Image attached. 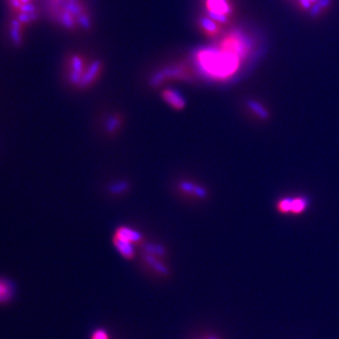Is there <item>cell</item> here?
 I'll return each mask as SVG.
<instances>
[{"instance_id": "16", "label": "cell", "mask_w": 339, "mask_h": 339, "mask_svg": "<svg viewBox=\"0 0 339 339\" xmlns=\"http://www.w3.org/2000/svg\"><path fill=\"white\" fill-rule=\"evenodd\" d=\"M247 107L249 108V110H250L253 115H256L259 119L267 120L270 117L269 110L266 107H264V106L261 103L257 102V100H253V99L248 100Z\"/></svg>"}, {"instance_id": "13", "label": "cell", "mask_w": 339, "mask_h": 339, "mask_svg": "<svg viewBox=\"0 0 339 339\" xmlns=\"http://www.w3.org/2000/svg\"><path fill=\"white\" fill-rule=\"evenodd\" d=\"M198 25L199 28L203 30V32L210 36V38H215V36L218 35L220 33V26L219 23H217L216 21L211 20L207 15H204V17H200L198 19Z\"/></svg>"}, {"instance_id": "24", "label": "cell", "mask_w": 339, "mask_h": 339, "mask_svg": "<svg viewBox=\"0 0 339 339\" xmlns=\"http://www.w3.org/2000/svg\"><path fill=\"white\" fill-rule=\"evenodd\" d=\"M315 3H319L323 10H327L332 6V0H320V1H317Z\"/></svg>"}, {"instance_id": "11", "label": "cell", "mask_w": 339, "mask_h": 339, "mask_svg": "<svg viewBox=\"0 0 339 339\" xmlns=\"http://www.w3.org/2000/svg\"><path fill=\"white\" fill-rule=\"evenodd\" d=\"M179 189L182 192L186 193L188 195H193L197 198H206L208 196V192L204 186H200L198 184H195L189 181H182L179 183Z\"/></svg>"}, {"instance_id": "14", "label": "cell", "mask_w": 339, "mask_h": 339, "mask_svg": "<svg viewBox=\"0 0 339 339\" xmlns=\"http://www.w3.org/2000/svg\"><path fill=\"white\" fill-rule=\"evenodd\" d=\"M113 243H114L115 248L117 249V251L125 259H128V260L134 259L135 254H136L134 243L125 241V240H120L118 239V238H115V237H113Z\"/></svg>"}, {"instance_id": "6", "label": "cell", "mask_w": 339, "mask_h": 339, "mask_svg": "<svg viewBox=\"0 0 339 339\" xmlns=\"http://www.w3.org/2000/svg\"><path fill=\"white\" fill-rule=\"evenodd\" d=\"M103 62L100 60H95L89 63L87 70L84 73L82 81L78 85L77 91H87L91 88L99 79L100 74L103 72Z\"/></svg>"}, {"instance_id": "26", "label": "cell", "mask_w": 339, "mask_h": 339, "mask_svg": "<svg viewBox=\"0 0 339 339\" xmlns=\"http://www.w3.org/2000/svg\"><path fill=\"white\" fill-rule=\"evenodd\" d=\"M311 1L313 2V3H315V2H317V1H320V0H311Z\"/></svg>"}, {"instance_id": "12", "label": "cell", "mask_w": 339, "mask_h": 339, "mask_svg": "<svg viewBox=\"0 0 339 339\" xmlns=\"http://www.w3.org/2000/svg\"><path fill=\"white\" fill-rule=\"evenodd\" d=\"M206 10L229 15L234 12V8L228 0H206Z\"/></svg>"}, {"instance_id": "1", "label": "cell", "mask_w": 339, "mask_h": 339, "mask_svg": "<svg viewBox=\"0 0 339 339\" xmlns=\"http://www.w3.org/2000/svg\"><path fill=\"white\" fill-rule=\"evenodd\" d=\"M240 59L225 51L204 50L197 55V62L205 74L224 81L234 74L240 64Z\"/></svg>"}, {"instance_id": "9", "label": "cell", "mask_w": 339, "mask_h": 339, "mask_svg": "<svg viewBox=\"0 0 339 339\" xmlns=\"http://www.w3.org/2000/svg\"><path fill=\"white\" fill-rule=\"evenodd\" d=\"M115 238H118L120 240H125L131 243H139L142 240V235L140 231H138L134 228H130V227H119V228L116 230Z\"/></svg>"}, {"instance_id": "3", "label": "cell", "mask_w": 339, "mask_h": 339, "mask_svg": "<svg viewBox=\"0 0 339 339\" xmlns=\"http://www.w3.org/2000/svg\"><path fill=\"white\" fill-rule=\"evenodd\" d=\"M309 205V198L305 196H294V197L288 196V197H283L279 200L277 209L281 214L300 215L304 213Z\"/></svg>"}, {"instance_id": "4", "label": "cell", "mask_w": 339, "mask_h": 339, "mask_svg": "<svg viewBox=\"0 0 339 339\" xmlns=\"http://www.w3.org/2000/svg\"><path fill=\"white\" fill-rule=\"evenodd\" d=\"M220 50L239 57L242 60L249 52V46L246 39H243L240 34L231 33L230 35L222 39L220 43Z\"/></svg>"}, {"instance_id": "23", "label": "cell", "mask_w": 339, "mask_h": 339, "mask_svg": "<svg viewBox=\"0 0 339 339\" xmlns=\"http://www.w3.org/2000/svg\"><path fill=\"white\" fill-rule=\"evenodd\" d=\"M91 339H109V336L104 330H97L93 333Z\"/></svg>"}, {"instance_id": "20", "label": "cell", "mask_w": 339, "mask_h": 339, "mask_svg": "<svg viewBox=\"0 0 339 339\" xmlns=\"http://www.w3.org/2000/svg\"><path fill=\"white\" fill-rule=\"evenodd\" d=\"M206 13H207V17H209L211 20L216 21L217 23H221V24H227L229 23L230 18L228 15H226L224 13H219V12H215V11H207L206 10Z\"/></svg>"}, {"instance_id": "2", "label": "cell", "mask_w": 339, "mask_h": 339, "mask_svg": "<svg viewBox=\"0 0 339 339\" xmlns=\"http://www.w3.org/2000/svg\"><path fill=\"white\" fill-rule=\"evenodd\" d=\"M87 59L83 54L79 53H73V54L67 55L64 62V83L67 88L76 89L79 83L82 81L84 73L86 72L88 67Z\"/></svg>"}, {"instance_id": "19", "label": "cell", "mask_w": 339, "mask_h": 339, "mask_svg": "<svg viewBox=\"0 0 339 339\" xmlns=\"http://www.w3.org/2000/svg\"><path fill=\"white\" fill-rule=\"evenodd\" d=\"M128 189H129V183L127 181H124V179L113 183L111 185H109V187H108V190L111 195H123Z\"/></svg>"}, {"instance_id": "10", "label": "cell", "mask_w": 339, "mask_h": 339, "mask_svg": "<svg viewBox=\"0 0 339 339\" xmlns=\"http://www.w3.org/2000/svg\"><path fill=\"white\" fill-rule=\"evenodd\" d=\"M24 24L21 23L17 18H12L10 21V26H9V32H10V39H11L12 44L14 46H20L22 45L23 41V30H24Z\"/></svg>"}, {"instance_id": "17", "label": "cell", "mask_w": 339, "mask_h": 339, "mask_svg": "<svg viewBox=\"0 0 339 339\" xmlns=\"http://www.w3.org/2000/svg\"><path fill=\"white\" fill-rule=\"evenodd\" d=\"M12 284L6 279L0 278V304L7 303L12 298Z\"/></svg>"}, {"instance_id": "25", "label": "cell", "mask_w": 339, "mask_h": 339, "mask_svg": "<svg viewBox=\"0 0 339 339\" xmlns=\"http://www.w3.org/2000/svg\"><path fill=\"white\" fill-rule=\"evenodd\" d=\"M199 339H219V338L216 337V336H213V335H206V336L199 338Z\"/></svg>"}, {"instance_id": "21", "label": "cell", "mask_w": 339, "mask_h": 339, "mask_svg": "<svg viewBox=\"0 0 339 339\" xmlns=\"http://www.w3.org/2000/svg\"><path fill=\"white\" fill-rule=\"evenodd\" d=\"M325 10H323L321 8V6L319 3H313V6H312V8L310 9V14H311V17H320V15L324 12Z\"/></svg>"}, {"instance_id": "18", "label": "cell", "mask_w": 339, "mask_h": 339, "mask_svg": "<svg viewBox=\"0 0 339 339\" xmlns=\"http://www.w3.org/2000/svg\"><path fill=\"white\" fill-rule=\"evenodd\" d=\"M144 249L147 254H151V256H156L159 258L166 256V249H164L163 246L159 245V243L148 242L144 246Z\"/></svg>"}, {"instance_id": "15", "label": "cell", "mask_w": 339, "mask_h": 339, "mask_svg": "<svg viewBox=\"0 0 339 339\" xmlns=\"http://www.w3.org/2000/svg\"><path fill=\"white\" fill-rule=\"evenodd\" d=\"M145 259L144 260L146 261L147 266L150 267L151 269H153V271L161 274V275H167L169 274V269L162 262V260H160V258L156 257V256H151V254H147L144 257Z\"/></svg>"}, {"instance_id": "22", "label": "cell", "mask_w": 339, "mask_h": 339, "mask_svg": "<svg viewBox=\"0 0 339 339\" xmlns=\"http://www.w3.org/2000/svg\"><path fill=\"white\" fill-rule=\"evenodd\" d=\"M298 4L304 11H310V9L313 6V2L311 0H298Z\"/></svg>"}, {"instance_id": "5", "label": "cell", "mask_w": 339, "mask_h": 339, "mask_svg": "<svg viewBox=\"0 0 339 339\" xmlns=\"http://www.w3.org/2000/svg\"><path fill=\"white\" fill-rule=\"evenodd\" d=\"M188 73L183 66H170L163 70L153 74L150 79V85L152 87L160 86L162 83L168 78H176V79H187Z\"/></svg>"}, {"instance_id": "8", "label": "cell", "mask_w": 339, "mask_h": 339, "mask_svg": "<svg viewBox=\"0 0 339 339\" xmlns=\"http://www.w3.org/2000/svg\"><path fill=\"white\" fill-rule=\"evenodd\" d=\"M123 126V116L118 113L108 115L104 121V131L107 136H115L118 134Z\"/></svg>"}, {"instance_id": "7", "label": "cell", "mask_w": 339, "mask_h": 339, "mask_svg": "<svg viewBox=\"0 0 339 339\" xmlns=\"http://www.w3.org/2000/svg\"><path fill=\"white\" fill-rule=\"evenodd\" d=\"M161 96L164 102H166L170 107L176 110H182L186 106V99L183 95L179 93L176 89L173 88H167L163 89L161 93Z\"/></svg>"}]
</instances>
